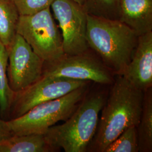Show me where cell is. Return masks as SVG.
<instances>
[{"label":"cell","mask_w":152,"mask_h":152,"mask_svg":"<svg viewBox=\"0 0 152 152\" xmlns=\"http://www.w3.org/2000/svg\"><path fill=\"white\" fill-rule=\"evenodd\" d=\"M144 96V92L134 87L123 76H117L101 110L97 130L88 150L104 152L126 129L137 126Z\"/></svg>","instance_id":"obj_1"},{"label":"cell","mask_w":152,"mask_h":152,"mask_svg":"<svg viewBox=\"0 0 152 152\" xmlns=\"http://www.w3.org/2000/svg\"><path fill=\"white\" fill-rule=\"evenodd\" d=\"M139 36L118 20L87 14L88 47L114 75L121 76L130 62Z\"/></svg>","instance_id":"obj_2"},{"label":"cell","mask_w":152,"mask_h":152,"mask_svg":"<svg viewBox=\"0 0 152 152\" xmlns=\"http://www.w3.org/2000/svg\"><path fill=\"white\" fill-rule=\"evenodd\" d=\"M87 92L64 123L51 126L44 134L47 143L55 151L62 148L65 152H87L108 96L104 91Z\"/></svg>","instance_id":"obj_3"},{"label":"cell","mask_w":152,"mask_h":152,"mask_svg":"<svg viewBox=\"0 0 152 152\" xmlns=\"http://www.w3.org/2000/svg\"><path fill=\"white\" fill-rule=\"evenodd\" d=\"M88 85L38 104L21 116L7 121L11 134L44 135L50 127L59 121H65L71 116L88 92Z\"/></svg>","instance_id":"obj_4"},{"label":"cell","mask_w":152,"mask_h":152,"mask_svg":"<svg viewBox=\"0 0 152 152\" xmlns=\"http://www.w3.org/2000/svg\"><path fill=\"white\" fill-rule=\"evenodd\" d=\"M16 32L45 63L55 61L65 54L61 33L50 7L32 15H19Z\"/></svg>","instance_id":"obj_5"},{"label":"cell","mask_w":152,"mask_h":152,"mask_svg":"<svg viewBox=\"0 0 152 152\" xmlns=\"http://www.w3.org/2000/svg\"><path fill=\"white\" fill-rule=\"evenodd\" d=\"M113 74L91 49L77 54H64L51 63H45L42 76L93 81L104 85L113 83Z\"/></svg>","instance_id":"obj_6"},{"label":"cell","mask_w":152,"mask_h":152,"mask_svg":"<svg viewBox=\"0 0 152 152\" xmlns=\"http://www.w3.org/2000/svg\"><path fill=\"white\" fill-rule=\"evenodd\" d=\"M90 81L64 77L42 76L37 81L18 92H14L9 109L11 119L27 113L38 104L62 97Z\"/></svg>","instance_id":"obj_7"},{"label":"cell","mask_w":152,"mask_h":152,"mask_svg":"<svg viewBox=\"0 0 152 152\" xmlns=\"http://www.w3.org/2000/svg\"><path fill=\"white\" fill-rule=\"evenodd\" d=\"M7 50V80L13 92L25 89L42 77L45 61L34 52L22 36L16 33Z\"/></svg>","instance_id":"obj_8"},{"label":"cell","mask_w":152,"mask_h":152,"mask_svg":"<svg viewBox=\"0 0 152 152\" xmlns=\"http://www.w3.org/2000/svg\"><path fill=\"white\" fill-rule=\"evenodd\" d=\"M58 22L64 54L75 55L89 49L86 39L87 13L74 0H55L50 6Z\"/></svg>","instance_id":"obj_9"},{"label":"cell","mask_w":152,"mask_h":152,"mask_svg":"<svg viewBox=\"0 0 152 152\" xmlns=\"http://www.w3.org/2000/svg\"><path fill=\"white\" fill-rule=\"evenodd\" d=\"M143 92L152 86V31L138 37L130 62L121 75Z\"/></svg>","instance_id":"obj_10"},{"label":"cell","mask_w":152,"mask_h":152,"mask_svg":"<svg viewBox=\"0 0 152 152\" xmlns=\"http://www.w3.org/2000/svg\"><path fill=\"white\" fill-rule=\"evenodd\" d=\"M120 22L138 36L152 31V0H120Z\"/></svg>","instance_id":"obj_11"},{"label":"cell","mask_w":152,"mask_h":152,"mask_svg":"<svg viewBox=\"0 0 152 152\" xmlns=\"http://www.w3.org/2000/svg\"><path fill=\"white\" fill-rule=\"evenodd\" d=\"M55 151L44 135H12L0 142V152H48Z\"/></svg>","instance_id":"obj_12"},{"label":"cell","mask_w":152,"mask_h":152,"mask_svg":"<svg viewBox=\"0 0 152 152\" xmlns=\"http://www.w3.org/2000/svg\"><path fill=\"white\" fill-rule=\"evenodd\" d=\"M139 151H152V87L144 92L142 108L139 123L137 126Z\"/></svg>","instance_id":"obj_13"},{"label":"cell","mask_w":152,"mask_h":152,"mask_svg":"<svg viewBox=\"0 0 152 152\" xmlns=\"http://www.w3.org/2000/svg\"><path fill=\"white\" fill-rule=\"evenodd\" d=\"M19 17L12 0H0V40L7 50L16 34Z\"/></svg>","instance_id":"obj_14"},{"label":"cell","mask_w":152,"mask_h":152,"mask_svg":"<svg viewBox=\"0 0 152 152\" xmlns=\"http://www.w3.org/2000/svg\"><path fill=\"white\" fill-rule=\"evenodd\" d=\"M8 58V51L0 40V112L2 113L9 110L14 95L7 80Z\"/></svg>","instance_id":"obj_15"},{"label":"cell","mask_w":152,"mask_h":152,"mask_svg":"<svg viewBox=\"0 0 152 152\" xmlns=\"http://www.w3.org/2000/svg\"><path fill=\"white\" fill-rule=\"evenodd\" d=\"M120 0H85L87 14L108 19L119 20Z\"/></svg>","instance_id":"obj_16"},{"label":"cell","mask_w":152,"mask_h":152,"mask_svg":"<svg viewBox=\"0 0 152 152\" xmlns=\"http://www.w3.org/2000/svg\"><path fill=\"white\" fill-rule=\"evenodd\" d=\"M139 144L137 126H131L110 143L104 152H137Z\"/></svg>","instance_id":"obj_17"},{"label":"cell","mask_w":152,"mask_h":152,"mask_svg":"<svg viewBox=\"0 0 152 152\" xmlns=\"http://www.w3.org/2000/svg\"><path fill=\"white\" fill-rule=\"evenodd\" d=\"M55 0H12L19 15H32L50 7Z\"/></svg>","instance_id":"obj_18"},{"label":"cell","mask_w":152,"mask_h":152,"mask_svg":"<svg viewBox=\"0 0 152 152\" xmlns=\"http://www.w3.org/2000/svg\"><path fill=\"white\" fill-rule=\"evenodd\" d=\"M12 135L7 121L0 119V142Z\"/></svg>","instance_id":"obj_19"},{"label":"cell","mask_w":152,"mask_h":152,"mask_svg":"<svg viewBox=\"0 0 152 152\" xmlns=\"http://www.w3.org/2000/svg\"><path fill=\"white\" fill-rule=\"evenodd\" d=\"M75 1L77 2L78 4L81 5L83 6L84 4H85V0H74Z\"/></svg>","instance_id":"obj_20"},{"label":"cell","mask_w":152,"mask_h":152,"mask_svg":"<svg viewBox=\"0 0 152 152\" xmlns=\"http://www.w3.org/2000/svg\"></svg>","instance_id":"obj_21"}]
</instances>
